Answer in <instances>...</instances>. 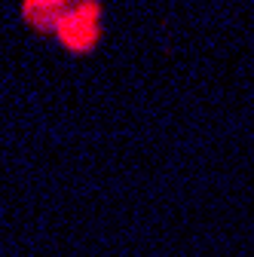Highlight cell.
<instances>
[{"mask_svg":"<svg viewBox=\"0 0 254 257\" xmlns=\"http://www.w3.org/2000/svg\"><path fill=\"white\" fill-rule=\"evenodd\" d=\"M22 19L40 31L52 34L61 49L86 55L101 40V7L98 4H65V0H28L22 4Z\"/></svg>","mask_w":254,"mask_h":257,"instance_id":"6da1fadb","label":"cell"}]
</instances>
